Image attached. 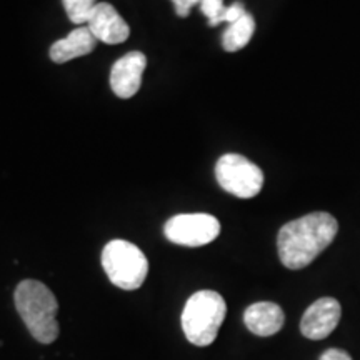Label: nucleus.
I'll return each instance as SVG.
<instances>
[{
    "label": "nucleus",
    "instance_id": "obj_13",
    "mask_svg": "<svg viewBox=\"0 0 360 360\" xmlns=\"http://www.w3.org/2000/svg\"><path fill=\"white\" fill-rule=\"evenodd\" d=\"M62 2H64L67 17L75 25L87 24L97 6V0H62Z\"/></svg>",
    "mask_w": 360,
    "mask_h": 360
},
{
    "label": "nucleus",
    "instance_id": "obj_17",
    "mask_svg": "<svg viewBox=\"0 0 360 360\" xmlns=\"http://www.w3.org/2000/svg\"><path fill=\"white\" fill-rule=\"evenodd\" d=\"M321 360H352V357L345 352V350L340 349H328L322 354Z\"/></svg>",
    "mask_w": 360,
    "mask_h": 360
},
{
    "label": "nucleus",
    "instance_id": "obj_3",
    "mask_svg": "<svg viewBox=\"0 0 360 360\" xmlns=\"http://www.w3.org/2000/svg\"><path fill=\"white\" fill-rule=\"evenodd\" d=\"M227 305L215 290H199L187 300L182 310V330L187 340L197 347L214 344L225 321Z\"/></svg>",
    "mask_w": 360,
    "mask_h": 360
},
{
    "label": "nucleus",
    "instance_id": "obj_15",
    "mask_svg": "<svg viewBox=\"0 0 360 360\" xmlns=\"http://www.w3.org/2000/svg\"><path fill=\"white\" fill-rule=\"evenodd\" d=\"M247 13L244 4L242 2H233L232 6L227 7V11H225V15H224V22H229V24H232V22H236L240 19V17H244Z\"/></svg>",
    "mask_w": 360,
    "mask_h": 360
},
{
    "label": "nucleus",
    "instance_id": "obj_12",
    "mask_svg": "<svg viewBox=\"0 0 360 360\" xmlns=\"http://www.w3.org/2000/svg\"><path fill=\"white\" fill-rule=\"evenodd\" d=\"M255 32V20L249 12L244 17L229 24L222 35V45L227 52H237L244 49Z\"/></svg>",
    "mask_w": 360,
    "mask_h": 360
},
{
    "label": "nucleus",
    "instance_id": "obj_8",
    "mask_svg": "<svg viewBox=\"0 0 360 360\" xmlns=\"http://www.w3.org/2000/svg\"><path fill=\"white\" fill-rule=\"evenodd\" d=\"M147 65V57L141 51L125 53L112 65L110 87L119 98H130L139 92L142 75Z\"/></svg>",
    "mask_w": 360,
    "mask_h": 360
},
{
    "label": "nucleus",
    "instance_id": "obj_16",
    "mask_svg": "<svg viewBox=\"0 0 360 360\" xmlns=\"http://www.w3.org/2000/svg\"><path fill=\"white\" fill-rule=\"evenodd\" d=\"M172 2L175 6V13L179 17H182V19H186V17H188V13H191L192 7L200 4V0H172Z\"/></svg>",
    "mask_w": 360,
    "mask_h": 360
},
{
    "label": "nucleus",
    "instance_id": "obj_6",
    "mask_svg": "<svg viewBox=\"0 0 360 360\" xmlns=\"http://www.w3.org/2000/svg\"><path fill=\"white\" fill-rule=\"evenodd\" d=\"M164 233L172 244L202 247L219 237L220 222L210 214H180L165 222Z\"/></svg>",
    "mask_w": 360,
    "mask_h": 360
},
{
    "label": "nucleus",
    "instance_id": "obj_10",
    "mask_svg": "<svg viewBox=\"0 0 360 360\" xmlns=\"http://www.w3.org/2000/svg\"><path fill=\"white\" fill-rule=\"evenodd\" d=\"M244 322L252 334L270 337L283 327L285 315L281 305L274 302H255L245 309Z\"/></svg>",
    "mask_w": 360,
    "mask_h": 360
},
{
    "label": "nucleus",
    "instance_id": "obj_14",
    "mask_svg": "<svg viewBox=\"0 0 360 360\" xmlns=\"http://www.w3.org/2000/svg\"><path fill=\"white\" fill-rule=\"evenodd\" d=\"M200 12L209 19L210 27H217L224 22V15L227 7L224 6V0H200Z\"/></svg>",
    "mask_w": 360,
    "mask_h": 360
},
{
    "label": "nucleus",
    "instance_id": "obj_1",
    "mask_svg": "<svg viewBox=\"0 0 360 360\" xmlns=\"http://www.w3.org/2000/svg\"><path fill=\"white\" fill-rule=\"evenodd\" d=\"M339 232V222L328 212H312L287 222L278 231L277 250L281 262L300 270L314 262Z\"/></svg>",
    "mask_w": 360,
    "mask_h": 360
},
{
    "label": "nucleus",
    "instance_id": "obj_7",
    "mask_svg": "<svg viewBox=\"0 0 360 360\" xmlns=\"http://www.w3.org/2000/svg\"><path fill=\"white\" fill-rule=\"evenodd\" d=\"M342 307L339 300L322 297L305 310L300 321V332L310 340H322L335 330L340 322Z\"/></svg>",
    "mask_w": 360,
    "mask_h": 360
},
{
    "label": "nucleus",
    "instance_id": "obj_11",
    "mask_svg": "<svg viewBox=\"0 0 360 360\" xmlns=\"http://www.w3.org/2000/svg\"><path fill=\"white\" fill-rule=\"evenodd\" d=\"M97 39L90 32L89 27H77L65 39L57 40L51 47V58L56 64H65L72 58H79L94 52Z\"/></svg>",
    "mask_w": 360,
    "mask_h": 360
},
{
    "label": "nucleus",
    "instance_id": "obj_2",
    "mask_svg": "<svg viewBox=\"0 0 360 360\" xmlns=\"http://www.w3.org/2000/svg\"><path fill=\"white\" fill-rule=\"evenodd\" d=\"M13 299L30 335L40 344H52L58 337V302L52 290L42 282L27 278L17 285Z\"/></svg>",
    "mask_w": 360,
    "mask_h": 360
},
{
    "label": "nucleus",
    "instance_id": "obj_9",
    "mask_svg": "<svg viewBox=\"0 0 360 360\" xmlns=\"http://www.w3.org/2000/svg\"><path fill=\"white\" fill-rule=\"evenodd\" d=\"M87 27L94 37L109 45L122 44L130 35V27L127 22L115 11L114 6L107 2L97 4L87 22Z\"/></svg>",
    "mask_w": 360,
    "mask_h": 360
},
{
    "label": "nucleus",
    "instance_id": "obj_5",
    "mask_svg": "<svg viewBox=\"0 0 360 360\" xmlns=\"http://www.w3.org/2000/svg\"><path fill=\"white\" fill-rule=\"evenodd\" d=\"M215 179L225 192L238 199H252L262 191L264 172L240 154H225L215 164Z\"/></svg>",
    "mask_w": 360,
    "mask_h": 360
},
{
    "label": "nucleus",
    "instance_id": "obj_4",
    "mask_svg": "<svg viewBox=\"0 0 360 360\" xmlns=\"http://www.w3.org/2000/svg\"><path fill=\"white\" fill-rule=\"evenodd\" d=\"M102 267L109 281L122 290H135L142 287L148 274L146 254L132 242L115 238L103 247Z\"/></svg>",
    "mask_w": 360,
    "mask_h": 360
}]
</instances>
